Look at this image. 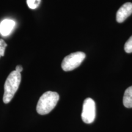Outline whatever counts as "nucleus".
Segmentation results:
<instances>
[{"label":"nucleus","instance_id":"obj_4","mask_svg":"<svg viewBox=\"0 0 132 132\" xmlns=\"http://www.w3.org/2000/svg\"><path fill=\"white\" fill-rule=\"evenodd\" d=\"M95 103L90 98H87L82 105L81 118L82 121L86 123H91L95 118Z\"/></svg>","mask_w":132,"mask_h":132},{"label":"nucleus","instance_id":"obj_9","mask_svg":"<svg viewBox=\"0 0 132 132\" xmlns=\"http://www.w3.org/2000/svg\"><path fill=\"white\" fill-rule=\"evenodd\" d=\"M124 50L125 52L128 53H132V36L125 43L124 45Z\"/></svg>","mask_w":132,"mask_h":132},{"label":"nucleus","instance_id":"obj_7","mask_svg":"<svg viewBox=\"0 0 132 132\" xmlns=\"http://www.w3.org/2000/svg\"><path fill=\"white\" fill-rule=\"evenodd\" d=\"M123 103L126 108H132V86L125 90L123 95Z\"/></svg>","mask_w":132,"mask_h":132},{"label":"nucleus","instance_id":"obj_3","mask_svg":"<svg viewBox=\"0 0 132 132\" xmlns=\"http://www.w3.org/2000/svg\"><path fill=\"white\" fill-rule=\"evenodd\" d=\"M86 57L83 52H78L71 53L64 57L62 62V70L65 72L73 70L81 65Z\"/></svg>","mask_w":132,"mask_h":132},{"label":"nucleus","instance_id":"obj_11","mask_svg":"<svg viewBox=\"0 0 132 132\" xmlns=\"http://www.w3.org/2000/svg\"><path fill=\"white\" fill-rule=\"evenodd\" d=\"M15 71H16L19 73H20L23 71V67L21 65H16V68H15Z\"/></svg>","mask_w":132,"mask_h":132},{"label":"nucleus","instance_id":"obj_5","mask_svg":"<svg viewBox=\"0 0 132 132\" xmlns=\"http://www.w3.org/2000/svg\"><path fill=\"white\" fill-rule=\"evenodd\" d=\"M132 14V3H126L118 10L116 14V20L118 23H122Z\"/></svg>","mask_w":132,"mask_h":132},{"label":"nucleus","instance_id":"obj_10","mask_svg":"<svg viewBox=\"0 0 132 132\" xmlns=\"http://www.w3.org/2000/svg\"><path fill=\"white\" fill-rule=\"evenodd\" d=\"M7 47V44L3 39H0V57L4 55L6 48Z\"/></svg>","mask_w":132,"mask_h":132},{"label":"nucleus","instance_id":"obj_2","mask_svg":"<svg viewBox=\"0 0 132 132\" xmlns=\"http://www.w3.org/2000/svg\"><path fill=\"white\" fill-rule=\"evenodd\" d=\"M21 79V73L15 70L12 71L8 76L4 87L3 102L4 103H9L12 100L20 85Z\"/></svg>","mask_w":132,"mask_h":132},{"label":"nucleus","instance_id":"obj_8","mask_svg":"<svg viewBox=\"0 0 132 132\" xmlns=\"http://www.w3.org/2000/svg\"><path fill=\"white\" fill-rule=\"evenodd\" d=\"M41 2V0H27L28 6L31 9H35L39 7Z\"/></svg>","mask_w":132,"mask_h":132},{"label":"nucleus","instance_id":"obj_1","mask_svg":"<svg viewBox=\"0 0 132 132\" xmlns=\"http://www.w3.org/2000/svg\"><path fill=\"white\" fill-rule=\"evenodd\" d=\"M59 100V95L57 92L47 91L40 97L37 102L36 110L38 114L45 115L50 113L56 106Z\"/></svg>","mask_w":132,"mask_h":132},{"label":"nucleus","instance_id":"obj_6","mask_svg":"<svg viewBox=\"0 0 132 132\" xmlns=\"http://www.w3.org/2000/svg\"><path fill=\"white\" fill-rule=\"evenodd\" d=\"M15 22L12 20L5 19L0 23V34L3 36H7L14 29Z\"/></svg>","mask_w":132,"mask_h":132}]
</instances>
